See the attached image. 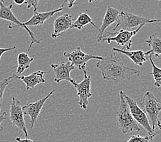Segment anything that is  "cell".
Returning <instances> with one entry per match:
<instances>
[{
	"instance_id": "cell-8",
	"label": "cell",
	"mask_w": 161,
	"mask_h": 142,
	"mask_svg": "<svg viewBox=\"0 0 161 142\" xmlns=\"http://www.w3.org/2000/svg\"><path fill=\"white\" fill-rule=\"evenodd\" d=\"M63 55L67 57L69 61L73 64V66L80 71L86 70V64L89 60H101L103 59V57L102 56L87 54V53H84L80 47L70 53L64 52Z\"/></svg>"
},
{
	"instance_id": "cell-28",
	"label": "cell",
	"mask_w": 161,
	"mask_h": 142,
	"mask_svg": "<svg viewBox=\"0 0 161 142\" xmlns=\"http://www.w3.org/2000/svg\"><path fill=\"white\" fill-rule=\"evenodd\" d=\"M65 1L67 3L69 8H71L75 4V2L76 0H65Z\"/></svg>"
},
{
	"instance_id": "cell-6",
	"label": "cell",
	"mask_w": 161,
	"mask_h": 142,
	"mask_svg": "<svg viewBox=\"0 0 161 142\" xmlns=\"http://www.w3.org/2000/svg\"><path fill=\"white\" fill-rule=\"evenodd\" d=\"M123 95H124V97L128 105L130 113H131L132 116L135 119V120L146 130L148 135L154 138L156 133L152 128L151 124L146 113L138 106L136 101H134L132 98H130L124 92H123Z\"/></svg>"
},
{
	"instance_id": "cell-12",
	"label": "cell",
	"mask_w": 161,
	"mask_h": 142,
	"mask_svg": "<svg viewBox=\"0 0 161 142\" xmlns=\"http://www.w3.org/2000/svg\"><path fill=\"white\" fill-rule=\"evenodd\" d=\"M54 92L55 90H53L44 98H41L36 102L27 104L22 107V110L23 112H24V114L30 116V125H31L32 129L34 128V124L36 123L45 102L47 101V99L51 97Z\"/></svg>"
},
{
	"instance_id": "cell-1",
	"label": "cell",
	"mask_w": 161,
	"mask_h": 142,
	"mask_svg": "<svg viewBox=\"0 0 161 142\" xmlns=\"http://www.w3.org/2000/svg\"><path fill=\"white\" fill-rule=\"evenodd\" d=\"M96 66L100 70L103 79L113 86L124 80H130L133 75H140V71L137 69L125 66L115 53L113 56L98 60Z\"/></svg>"
},
{
	"instance_id": "cell-3",
	"label": "cell",
	"mask_w": 161,
	"mask_h": 142,
	"mask_svg": "<svg viewBox=\"0 0 161 142\" xmlns=\"http://www.w3.org/2000/svg\"><path fill=\"white\" fill-rule=\"evenodd\" d=\"M160 19H151L144 17L138 16L130 13L121 12L119 13L117 24L114 27L113 32L118 30H128L136 27H139L141 25H145L148 24H154V23H160Z\"/></svg>"
},
{
	"instance_id": "cell-4",
	"label": "cell",
	"mask_w": 161,
	"mask_h": 142,
	"mask_svg": "<svg viewBox=\"0 0 161 142\" xmlns=\"http://www.w3.org/2000/svg\"><path fill=\"white\" fill-rule=\"evenodd\" d=\"M12 9L13 4H10L8 6H7L5 5L4 1L2 0V1L0 2V19H3V20H6L10 22L11 24H14V25H9V29L20 27V28L25 29L26 31L28 32L30 38V44L28 49V52H30L34 44H40L41 41L37 39L35 35L34 34L33 32L31 31L28 27L25 26L24 23H21L20 21H19V19L14 14Z\"/></svg>"
},
{
	"instance_id": "cell-21",
	"label": "cell",
	"mask_w": 161,
	"mask_h": 142,
	"mask_svg": "<svg viewBox=\"0 0 161 142\" xmlns=\"http://www.w3.org/2000/svg\"><path fill=\"white\" fill-rule=\"evenodd\" d=\"M149 61H150V63L152 67V71L150 73L151 75L153 76V78H154V85L156 87H160L161 86V69L158 68V66H156L154 64V62L152 60V55H149Z\"/></svg>"
},
{
	"instance_id": "cell-22",
	"label": "cell",
	"mask_w": 161,
	"mask_h": 142,
	"mask_svg": "<svg viewBox=\"0 0 161 142\" xmlns=\"http://www.w3.org/2000/svg\"><path fill=\"white\" fill-rule=\"evenodd\" d=\"M14 78L13 75L12 76H10L2 81H0V113H1V107L3 102V94H4V91L6 90V87L9 85L10 81Z\"/></svg>"
},
{
	"instance_id": "cell-31",
	"label": "cell",
	"mask_w": 161,
	"mask_h": 142,
	"mask_svg": "<svg viewBox=\"0 0 161 142\" xmlns=\"http://www.w3.org/2000/svg\"><path fill=\"white\" fill-rule=\"evenodd\" d=\"M157 1H158V2H159V1H160V0H157Z\"/></svg>"
},
{
	"instance_id": "cell-9",
	"label": "cell",
	"mask_w": 161,
	"mask_h": 142,
	"mask_svg": "<svg viewBox=\"0 0 161 142\" xmlns=\"http://www.w3.org/2000/svg\"><path fill=\"white\" fill-rule=\"evenodd\" d=\"M84 79L80 83H76L74 87L77 90V95L79 97L78 105L82 109H86L89 105V98L92 97L91 92V76L88 75L86 70H84Z\"/></svg>"
},
{
	"instance_id": "cell-18",
	"label": "cell",
	"mask_w": 161,
	"mask_h": 142,
	"mask_svg": "<svg viewBox=\"0 0 161 142\" xmlns=\"http://www.w3.org/2000/svg\"><path fill=\"white\" fill-rule=\"evenodd\" d=\"M150 49L147 51L149 55H154L156 58H158L161 54V40L156 34H153L145 40Z\"/></svg>"
},
{
	"instance_id": "cell-7",
	"label": "cell",
	"mask_w": 161,
	"mask_h": 142,
	"mask_svg": "<svg viewBox=\"0 0 161 142\" xmlns=\"http://www.w3.org/2000/svg\"><path fill=\"white\" fill-rule=\"evenodd\" d=\"M143 107L144 112L147 115L153 130L155 131L157 121L161 110L160 100L157 98L151 92L147 91L145 94L143 100Z\"/></svg>"
},
{
	"instance_id": "cell-24",
	"label": "cell",
	"mask_w": 161,
	"mask_h": 142,
	"mask_svg": "<svg viewBox=\"0 0 161 142\" xmlns=\"http://www.w3.org/2000/svg\"><path fill=\"white\" fill-rule=\"evenodd\" d=\"M40 0H25V3L27 6V9L34 8V9H37L39 6V2Z\"/></svg>"
},
{
	"instance_id": "cell-14",
	"label": "cell",
	"mask_w": 161,
	"mask_h": 142,
	"mask_svg": "<svg viewBox=\"0 0 161 142\" xmlns=\"http://www.w3.org/2000/svg\"><path fill=\"white\" fill-rule=\"evenodd\" d=\"M119 15V11L118 9L111 7L110 6H107L106 13L102 20V25L98 29V34L97 36V40L98 43H100L101 42L105 30L110 25L114 24V22H117Z\"/></svg>"
},
{
	"instance_id": "cell-20",
	"label": "cell",
	"mask_w": 161,
	"mask_h": 142,
	"mask_svg": "<svg viewBox=\"0 0 161 142\" xmlns=\"http://www.w3.org/2000/svg\"><path fill=\"white\" fill-rule=\"evenodd\" d=\"M34 60V57H30L28 53H20L17 57V66L14 68H17V73L18 75L22 74L30 66V64Z\"/></svg>"
},
{
	"instance_id": "cell-26",
	"label": "cell",
	"mask_w": 161,
	"mask_h": 142,
	"mask_svg": "<svg viewBox=\"0 0 161 142\" xmlns=\"http://www.w3.org/2000/svg\"><path fill=\"white\" fill-rule=\"evenodd\" d=\"M16 49V47L14 46V47H9V48H0V60H1L2 56L3 55V53H5L6 52L8 51H13Z\"/></svg>"
},
{
	"instance_id": "cell-5",
	"label": "cell",
	"mask_w": 161,
	"mask_h": 142,
	"mask_svg": "<svg viewBox=\"0 0 161 142\" xmlns=\"http://www.w3.org/2000/svg\"><path fill=\"white\" fill-rule=\"evenodd\" d=\"M145 25H141L137 28L136 29L133 31L129 30H118L117 32H108V37H103L100 43L107 42L108 44H110L112 42H114L118 45H120L123 47V49H130L132 47V37L136 35L141 28L144 27Z\"/></svg>"
},
{
	"instance_id": "cell-15",
	"label": "cell",
	"mask_w": 161,
	"mask_h": 142,
	"mask_svg": "<svg viewBox=\"0 0 161 142\" xmlns=\"http://www.w3.org/2000/svg\"><path fill=\"white\" fill-rule=\"evenodd\" d=\"M63 10V6L56 10L47 11V12L45 13H39L38 12L37 9H34V14L32 17L28 21L24 23V24L25 26L28 27V28H29V27L42 25L45 24L46 21H47L49 18H52L55 14L62 12Z\"/></svg>"
},
{
	"instance_id": "cell-11",
	"label": "cell",
	"mask_w": 161,
	"mask_h": 142,
	"mask_svg": "<svg viewBox=\"0 0 161 142\" xmlns=\"http://www.w3.org/2000/svg\"><path fill=\"white\" fill-rule=\"evenodd\" d=\"M51 68L53 70V73L54 75V82L56 83H60L62 81H67L70 82L73 86L77 83L71 77V72L74 70L75 67L73 64L68 61L67 62H61L59 64H51Z\"/></svg>"
},
{
	"instance_id": "cell-29",
	"label": "cell",
	"mask_w": 161,
	"mask_h": 142,
	"mask_svg": "<svg viewBox=\"0 0 161 142\" xmlns=\"http://www.w3.org/2000/svg\"><path fill=\"white\" fill-rule=\"evenodd\" d=\"M13 1L15 3H16V4L21 6L22 4H24V3H25V0H13Z\"/></svg>"
},
{
	"instance_id": "cell-30",
	"label": "cell",
	"mask_w": 161,
	"mask_h": 142,
	"mask_svg": "<svg viewBox=\"0 0 161 142\" xmlns=\"http://www.w3.org/2000/svg\"><path fill=\"white\" fill-rule=\"evenodd\" d=\"M94 1H95V0H88V2H89V3H91V2H93Z\"/></svg>"
},
{
	"instance_id": "cell-16",
	"label": "cell",
	"mask_w": 161,
	"mask_h": 142,
	"mask_svg": "<svg viewBox=\"0 0 161 142\" xmlns=\"http://www.w3.org/2000/svg\"><path fill=\"white\" fill-rule=\"evenodd\" d=\"M45 74V71H38L32 72V74L28 76H17L16 75H13V76L14 79H20L24 82L26 86L25 91H27L30 89H32V88L35 87L38 84L45 83L46 82V80L44 77Z\"/></svg>"
},
{
	"instance_id": "cell-13",
	"label": "cell",
	"mask_w": 161,
	"mask_h": 142,
	"mask_svg": "<svg viewBox=\"0 0 161 142\" xmlns=\"http://www.w3.org/2000/svg\"><path fill=\"white\" fill-rule=\"evenodd\" d=\"M74 20L69 14L65 13L57 17L53 22V31L52 34L53 39L62 36L63 33L71 29Z\"/></svg>"
},
{
	"instance_id": "cell-23",
	"label": "cell",
	"mask_w": 161,
	"mask_h": 142,
	"mask_svg": "<svg viewBox=\"0 0 161 142\" xmlns=\"http://www.w3.org/2000/svg\"><path fill=\"white\" fill-rule=\"evenodd\" d=\"M154 138L149 135L141 137L139 135H132L131 138L126 142H150Z\"/></svg>"
},
{
	"instance_id": "cell-27",
	"label": "cell",
	"mask_w": 161,
	"mask_h": 142,
	"mask_svg": "<svg viewBox=\"0 0 161 142\" xmlns=\"http://www.w3.org/2000/svg\"><path fill=\"white\" fill-rule=\"evenodd\" d=\"M17 142H34L33 140L28 139V138H26V139H21L20 137H17L16 139H15Z\"/></svg>"
},
{
	"instance_id": "cell-10",
	"label": "cell",
	"mask_w": 161,
	"mask_h": 142,
	"mask_svg": "<svg viewBox=\"0 0 161 142\" xmlns=\"http://www.w3.org/2000/svg\"><path fill=\"white\" fill-rule=\"evenodd\" d=\"M10 119L13 126L21 130L25 137H28V130L24 120V114L23 112L21 102L15 97L13 98L10 108Z\"/></svg>"
},
{
	"instance_id": "cell-25",
	"label": "cell",
	"mask_w": 161,
	"mask_h": 142,
	"mask_svg": "<svg viewBox=\"0 0 161 142\" xmlns=\"http://www.w3.org/2000/svg\"><path fill=\"white\" fill-rule=\"evenodd\" d=\"M7 119V113L6 112H3L0 113V132H2L4 129H3V126H2V122Z\"/></svg>"
},
{
	"instance_id": "cell-32",
	"label": "cell",
	"mask_w": 161,
	"mask_h": 142,
	"mask_svg": "<svg viewBox=\"0 0 161 142\" xmlns=\"http://www.w3.org/2000/svg\"><path fill=\"white\" fill-rule=\"evenodd\" d=\"M2 1V0H0V2H1Z\"/></svg>"
},
{
	"instance_id": "cell-2",
	"label": "cell",
	"mask_w": 161,
	"mask_h": 142,
	"mask_svg": "<svg viewBox=\"0 0 161 142\" xmlns=\"http://www.w3.org/2000/svg\"><path fill=\"white\" fill-rule=\"evenodd\" d=\"M120 104L117 111V126L123 134L139 135L141 129L139 124L135 120L130 113L128 105L123 95V91L119 92Z\"/></svg>"
},
{
	"instance_id": "cell-17",
	"label": "cell",
	"mask_w": 161,
	"mask_h": 142,
	"mask_svg": "<svg viewBox=\"0 0 161 142\" xmlns=\"http://www.w3.org/2000/svg\"><path fill=\"white\" fill-rule=\"evenodd\" d=\"M112 51L113 53H121L123 55H125L128 58L131 60L134 64L139 66H143V64L148 60L149 55L147 51L144 52L141 51V50H137V51H126V50L113 47Z\"/></svg>"
},
{
	"instance_id": "cell-19",
	"label": "cell",
	"mask_w": 161,
	"mask_h": 142,
	"mask_svg": "<svg viewBox=\"0 0 161 142\" xmlns=\"http://www.w3.org/2000/svg\"><path fill=\"white\" fill-rule=\"evenodd\" d=\"M88 24H91L97 29H99V28H98V26H97L94 24L93 19H92L89 15L88 14L87 11H86V12L80 13L78 15V17L76 18V20L73 22L71 29H76L78 30H80L82 29L84 26H86Z\"/></svg>"
}]
</instances>
